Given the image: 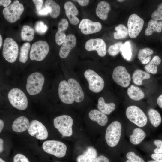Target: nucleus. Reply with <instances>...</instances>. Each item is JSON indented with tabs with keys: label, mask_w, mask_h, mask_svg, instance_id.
<instances>
[{
	"label": "nucleus",
	"mask_w": 162,
	"mask_h": 162,
	"mask_svg": "<svg viewBox=\"0 0 162 162\" xmlns=\"http://www.w3.org/2000/svg\"><path fill=\"white\" fill-rule=\"evenodd\" d=\"M43 75L39 72H34L28 77L26 88L28 93L30 95L38 94L41 91L44 82Z\"/></svg>",
	"instance_id": "obj_1"
},
{
	"label": "nucleus",
	"mask_w": 162,
	"mask_h": 162,
	"mask_svg": "<svg viewBox=\"0 0 162 162\" xmlns=\"http://www.w3.org/2000/svg\"><path fill=\"white\" fill-rule=\"evenodd\" d=\"M122 127L118 121L111 123L107 127L105 138L107 144L110 147H114L118 143L121 136Z\"/></svg>",
	"instance_id": "obj_2"
},
{
	"label": "nucleus",
	"mask_w": 162,
	"mask_h": 162,
	"mask_svg": "<svg viewBox=\"0 0 162 162\" xmlns=\"http://www.w3.org/2000/svg\"><path fill=\"white\" fill-rule=\"evenodd\" d=\"M8 98L11 104L15 108L20 110H24L27 108V98L20 89L15 88L11 89L8 93Z\"/></svg>",
	"instance_id": "obj_3"
},
{
	"label": "nucleus",
	"mask_w": 162,
	"mask_h": 162,
	"mask_svg": "<svg viewBox=\"0 0 162 162\" xmlns=\"http://www.w3.org/2000/svg\"><path fill=\"white\" fill-rule=\"evenodd\" d=\"M73 123L72 118L68 115L60 116L54 119V127L61 134L64 136H69L72 135Z\"/></svg>",
	"instance_id": "obj_4"
},
{
	"label": "nucleus",
	"mask_w": 162,
	"mask_h": 162,
	"mask_svg": "<svg viewBox=\"0 0 162 162\" xmlns=\"http://www.w3.org/2000/svg\"><path fill=\"white\" fill-rule=\"evenodd\" d=\"M127 118L139 127L145 126L147 122V118L143 111L135 105L128 106L126 111Z\"/></svg>",
	"instance_id": "obj_5"
},
{
	"label": "nucleus",
	"mask_w": 162,
	"mask_h": 162,
	"mask_svg": "<svg viewBox=\"0 0 162 162\" xmlns=\"http://www.w3.org/2000/svg\"><path fill=\"white\" fill-rule=\"evenodd\" d=\"M24 10L23 4L20 3L18 0H16L3 9V14L8 22L14 23L20 18Z\"/></svg>",
	"instance_id": "obj_6"
},
{
	"label": "nucleus",
	"mask_w": 162,
	"mask_h": 162,
	"mask_svg": "<svg viewBox=\"0 0 162 162\" xmlns=\"http://www.w3.org/2000/svg\"><path fill=\"white\" fill-rule=\"evenodd\" d=\"M50 47L46 42L43 40H38L32 45L30 58L32 60L42 61L47 56Z\"/></svg>",
	"instance_id": "obj_7"
},
{
	"label": "nucleus",
	"mask_w": 162,
	"mask_h": 162,
	"mask_svg": "<svg viewBox=\"0 0 162 162\" xmlns=\"http://www.w3.org/2000/svg\"><path fill=\"white\" fill-rule=\"evenodd\" d=\"M19 53L17 43L10 38H6L3 44L2 55L8 62L13 63L16 60Z\"/></svg>",
	"instance_id": "obj_8"
},
{
	"label": "nucleus",
	"mask_w": 162,
	"mask_h": 162,
	"mask_svg": "<svg viewBox=\"0 0 162 162\" xmlns=\"http://www.w3.org/2000/svg\"><path fill=\"white\" fill-rule=\"evenodd\" d=\"M42 148L46 153L58 157H64L66 154L67 146L63 142L56 140H49L44 142Z\"/></svg>",
	"instance_id": "obj_9"
},
{
	"label": "nucleus",
	"mask_w": 162,
	"mask_h": 162,
	"mask_svg": "<svg viewBox=\"0 0 162 162\" xmlns=\"http://www.w3.org/2000/svg\"><path fill=\"white\" fill-rule=\"evenodd\" d=\"M84 76L88 82L89 88L94 93H99L104 88V82L103 79L95 72L88 69L84 73Z\"/></svg>",
	"instance_id": "obj_10"
},
{
	"label": "nucleus",
	"mask_w": 162,
	"mask_h": 162,
	"mask_svg": "<svg viewBox=\"0 0 162 162\" xmlns=\"http://www.w3.org/2000/svg\"><path fill=\"white\" fill-rule=\"evenodd\" d=\"M112 77L115 82L123 87H127L130 82L131 77L129 73L123 66H118L114 69Z\"/></svg>",
	"instance_id": "obj_11"
},
{
	"label": "nucleus",
	"mask_w": 162,
	"mask_h": 162,
	"mask_svg": "<svg viewBox=\"0 0 162 162\" xmlns=\"http://www.w3.org/2000/svg\"><path fill=\"white\" fill-rule=\"evenodd\" d=\"M144 21L142 19L136 14H131L128 22V34L131 38L136 37L142 29Z\"/></svg>",
	"instance_id": "obj_12"
},
{
	"label": "nucleus",
	"mask_w": 162,
	"mask_h": 162,
	"mask_svg": "<svg viewBox=\"0 0 162 162\" xmlns=\"http://www.w3.org/2000/svg\"><path fill=\"white\" fill-rule=\"evenodd\" d=\"M28 130L30 135L38 139L45 140L48 136L46 127L41 122L36 120L32 121Z\"/></svg>",
	"instance_id": "obj_13"
},
{
	"label": "nucleus",
	"mask_w": 162,
	"mask_h": 162,
	"mask_svg": "<svg viewBox=\"0 0 162 162\" xmlns=\"http://www.w3.org/2000/svg\"><path fill=\"white\" fill-rule=\"evenodd\" d=\"M86 49L89 51L96 50L99 56H104L107 52L106 46L104 40L101 38L91 39L85 44Z\"/></svg>",
	"instance_id": "obj_14"
},
{
	"label": "nucleus",
	"mask_w": 162,
	"mask_h": 162,
	"mask_svg": "<svg viewBox=\"0 0 162 162\" xmlns=\"http://www.w3.org/2000/svg\"><path fill=\"white\" fill-rule=\"evenodd\" d=\"M58 93L61 100L64 103L72 104L74 100L71 89L68 82L65 80L61 81L59 83Z\"/></svg>",
	"instance_id": "obj_15"
},
{
	"label": "nucleus",
	"mask_w": 162,
	"mask_h": 162,
	"mask_svg": "<svg viewBox=\"0 0 162 162\" xmlns=\"http://www.w3.org/2000/svg\"><path fill=\"white\" fill-rule=\"evenodd\" d=\"M102 27V25L100 22H94L86 18L82 19L79 26L81 32L85 34L98 32L101 30Z\"/></svg>",
	"instance_id": "obj_16"
},
{
	"label": "nucleus",
	"mask_w": 162,
	"mask_h": 162,
	"mask_svg": "<svg viewBox=\"0 0 162 162\" xmlns=\"http://www.w3.org/2000/svg\"><path fill=\"white\" fill-rule=\"evenodd\" d=\"M76 43V39L74 35L71 34L68 35L60 48L59 51L60 57L62 58L67 57Z\"/></svg>",
	"instance_id": "obj_17"
},
{
	"label": "nucleus",
	"mask_w": 162,
	"mask_h": 162,
	"mask_svg": "<svg viewBox=\"0 0 162 162\" xmlns=\"http://www.w3.org/2000/svg\"><path fill=\"white\" fill-rule=\"evenodd\" d=\"M65 14L71 24L76 25L79 22V20L76 16L79 14L78 10L75 5L70 2H67L64 5Z\"/></svg>",
	"instance_id": "obj_18"
},
{
	"label": "nucleus",
	"mask_w": 162,
	"mask_h": 162,
	"mask_svg": "<svg viewBox=\"0 0 162 162\" xmlns=\"http://www.w3.org/2000/svg\"><path fill=\"white\" fill-rule=\"evenodd\" d=\"M68 82L74 100L77 103L82 102L84 99V94L79 83L73 78L70 79Z\"/></svg>",
	"instance_id": "obj_19"
},
{
	"label": "nucleus",
	"mask_w": 162,
	"mask_h": 162,
	"mask_svg": "<svg viewBox=\"0 0 162 162\" xmlns=\"http://www.w3.org/2000/svg\"><path fill=\"white\" fill-rule=\"evenodd\" d=\"M30 125L29 122L27 118L24 116H21L14 121L12 128L15 132H22L28 129Z\"/></svg>",
	"instance_id": "obj_20"
},
{
	"label": "nucleus",
	"mask_w": 162,
	"mask_h": 162,
	"mask_svg": "<svg viewBox=\"0 0 162 162\" xmlns=\"http://www.w3.org/2000/svg\"><path fill=\"white\" fill-rule=\"evenodd\" d=\"M97 156L96 150L92 146L88 147L84 153L77 158V162H93Z\"/></svg>",
	"instance_id": "obj_21"
},
{
	"label": "nucleus",
	"mask_w": 162,
	"mask_h": 162,
	"mask_svg": "<svg viewBox=\"0 0 162 162\" xmlns=\"http://www.w3.org/2000/svg\"><path fill=\"white\" fill-rule=\"evenodd\" d=\"M88 116L91 120L96 122L101 126L105 125L108 121V118L105 114L96 109L91 110L89 113Z\"/></svg>",
	"instance_id": "obj_22"
},
{
	"label": "nucleus",
	"mask_w": 162,
	"mask_h": 162,
	"mask_svg": "<svg viewBox=\"0 0 162 162\" xmlns=\"http://www.w3.org/2000/svg\"><path fill=\"white\" fill-rule=\"evenodd\" d=\"M110 10V6L109 4L106 1H102L98 4L96 13L100 19L104 20L107 18L108 14Z\"/></svg>",
	"instance_id": "obj_23"
},
{
	"label": "nucleus",
	"mask_w": 162,
	"mask_h": 162,
	"mask_svg": "<svg viewBox=\"0 0 162 162\" xmlns=\"http://www.w3.org/2000/svg\"><path fill=\"white\" fill-rule=\"evenodd\" d=\"M116 107V105L114 103H107L105 102L103 97H100L99 98L98 108L100 111L105 114H110L115 110Z\"/></svg>",
	"instance_id": "obj_24"
},
{
	"label": "nucleus",
	"mask_w": 162,
	"mask_h": 162,
	"mask_svg": "<svg viewBox=\"0 0 162 162\" xmlns=\"http://www.w3.org/2000/svg\"><path fill=\"white\" fill-rule=\"evenodd\" d=\"M162 30V21L151 20L149 21L147 27L146 29L145 34L146 36L150 35L155 32H160Z\"/></svg>",
	"instance_id": "obj_25"
},
{
	"label": "nucleus",
	"mask_w": 162,
	"mask_h": 162,
	"mask_svg": "<svg viewBox=\"0 0 162 162\" xmlns=\"http://www.w3.org/2000/svg\"><path fill=\"white\" fill-rule=\"evenodd\" d=\"M150 74L146 71L137 69L135 70L133 74L132 79L134 83L137 85L142 84V81L150 78Z\"/></svg>",
	"instance_id": "obj_26"
},
{
	"label": "nucleus",
	"mask_w": 162,
	"mask_h": 162,
	"mask_svg": "<svg viewBox=\"0 0 162 162\" xmlns=\"http://www.w3.org/2000/svg\"><path fill=\"white\" fill-rule=\"evenodd\" d=\"M146 135L145 133L142 129L136 128L133 130L132 134L130 136V141L133 144L138 145L144 140Z\"/></svg>",
	"instance_id": "obj_27"
},
{
	"label": "nucleus",
	"mask_w": 162,
	"mask_h": 162,
	"mask_svg": "<svg viewBox=\"0 0 162 162\" xmlns=\"http://www.w3.org/2000/svg\"><path fill=\"white\" fill-rule=\"evenodd\" d=\"M127 93L129 97L135 100H139L143 99L145 96L144 92L138 87L131 85L127 90Z\"/></svg>",
	"instance_id": "obj_28"
},
{
	"label": "nucleus",
	"mask_w": 162,
	"mask_h": 162,
	"mask_svg": "<svg viewBox=\"0 0 162 162\" xmlns=\"http://www.w3.org/2000/svg\"><path fill=\"white\" fill-rule=\"evenodd\" d=\"M46 8L49 10V13L53 18H56L60 14V7L56 2L52 0H47L45 3Z\"/></svg>",
	"instance_id": "obj_29"
},
{
	"label": "nucleus",
	"mask_w": 162,
	"mask_h": 162,
	"mask_svg": "<svg viewBox=\"0 0 162 162\" xmlns=\"http://www.w3.org/2000/svg\"><path fill=\"white\" fill-rule=\"evenodd\" d=\"M153 53V50L149 48L141 49L139 52L138 59L142 64H147L151 61V55Z\"/></svg>",
	"instance_id": "obj_30"
},
{
	"label": "nucleus",
	"mask_w": 162,
	"mask_h": 162,
	"mask_svg": "<svg viewBox=\"0 0 162 162\" xmlns=\"http://www.w3.org/2000/svg\"><path fill=\"white\" fill-rule=\"evenodd\" d=\"M161 60L157 56H154L152 60L144 67L146 72L148 73L155 74L158 70V66L160 63Z\"/></svg>",
	"instance_id": "obj_31"
},
{
	"label": "nucleus",
	"mask_w": 162,
	"mask_h": 162,
	"mask_svg": "<svg viewBox=\"0 0 162 162\" xmlns=\"http://www.w3.org/2000/svg\"><path fill=\"white\" fill-rule=\"evenodd\" d=\"M34 30L28 25H24L21 29V36L22 39L24 41H31L34 38Z\"/></svg>",
	"instance_id": "obj_32"
},
{
	"label": "nucleus",
	"mask_w": 162,
	"mask_h": 162,
	"mask_svg": "<svg viewBox=\"0 0 162 162\" xmlns=\"http://www.w3.org/2000/svg\"><path fill=\"white\" fill-rule=\"evenodd\" d=\"M148 114L152 125L155 127L159 126L161 121V118L159 113L154 109H150L148 111Z\"/></svg>",
	"instance_id": "obj_33"
},
{
	"label": "nucleus",
	"mask_w": 162,
	"mask_h": 162,
	"mask_svg": "<svg viewBox=\"0 0 162 162\" xmlns=\"http://www.w3.org/2000/svg\"><path fill=\"white\" fill-rule=\"evenodd\" d=\"M31 47V45L28 42L24 43L21 46L19 60L20 62L25 63L28 59V55Z\"/></svg>",
	"instance_id": "obj_34"
},
{
	"label": "nucleus",
	"mask_w": 162,
	"mask_h": 162,
	"mask_svg": "<svg viewBox=\"0 0 162 162\" xmlns=\"http://www.w3.org/2000/svg\"><path fill=\"white\" fill-rule=\"evenodd\" d=\"M116 32L114 33L115 39H119L125 38L128 34V29L124 25L121 24L116 27Z\"/></svg>",
	"instance_id": "obj_35"
},
{
	"label": "nucleus",
	"mask_w": 162,
	"mask_h": 162,
	"mask_svg": "<svg viewBox=\"0 0 162 162\" xmlns=\"http://www.w3.org/2000/svg\"><path fill=\"white\" fill-rule=\"evenodd\" d=\"M120 52L124 59L129 61L131 58L132 51L131 45L129 41H126L123 44L121 49Z\"/></svg>",
	"instance_id": "obj_36"
},
{
	"label": "nucleus",
	"mask_w": 162,
	"mask_h": 162,
	"mask_svg": "<svg viewBox=\"0 0 162 162\" xmlns=\"http://www.w3.org/2000/svg\"><path fill=\"white\" fill-rule=\"evenodd\" d=\"M122 44V42H119L110 46L108 50L109 54L112 56L117 55L120 52Z\"/></svg>",
	"instance_id": "obj_37"
},
{
	"label": "nucleus",
	"mask_w": 162,
	"mask_h": 162,
	"mask_svg": "<svg viewBox=\"0 0 162 162\" xmlns=\"http://www.w3.org/2000/svg\"><path fill=\"white\" fill-rule=\"evenodd\" d=\"M47 25L41 21H37L35 23V30L40 34H42L45 33L47 31Z\"/></svg>",
	"instance_id": "obj_38"
},
{
	"label": "nucleus",
	"mask_w": 162,
	"mask_h": 162,
	"mask_svg": "<svg viewBox=\"0 0 162 162\" xmlns=\"http://www.w3.org/2000/svg\"><path fill=\"white\" fill-rule=\"evenodd\" d=\"M126 156L128 159L131 162H145L142 158L136 155L134 152H129Z\"/></svg>",
	"instance_id": "obj_39"
},
{
	"label": "nucleus",
	"mask_w": 162,
	"mask_h": 162,
	"mask_svg": "<svg viewBox=\"0 0 162 162\" xmlns=\"http://www.w3.org/2000/svg\"><path fill=\"white\" fill-rule=\"evenodd\" d=\"M157 9L152 15V18L154 20H162V3L158 6Z\"/></svg>",
	"instance_id": "obj_40"
},
{
	"label": "nucleus",
	"mask_w": 162,
	"mask_h": 162,
	"mask_svg": "<svg viewBox=\"0 0 162 162\" xmlns=\"http://www.w3.org/2000/svg\"><path fill=\"white\" fill-rule=\"evenodd\" d=\"M66 35L64 32H59L58 31L55 35V40L56 43L58 45H61L65 40Z\"/></svg>",
	"instance_id": "obj_41"
},
{
	"label": "nucleus",
	"mask_w": 162,
	"mask_h": 162,
	"mask_svg": "<svg viewBox=\"0 0 162 162\" xmlns=\"http://www.w3.org/2000/svg\"><path fill=\"white\" fill-rule=\"evenodd\" d=\"M68 22L67 20L62 19L58 23V31L59 32H64L68 28Z\"/></svg>",
	"instance_id": "obj_42"
},
{
	"label": "nucleus",
	"mask_w": 162,
	"mask_h": 162,
	"mask_svg": "<svg viewBox=\"0 0 162 162\" xmlns=\"http://www.w3.org/2000/svg\"><path fill=\"white\" fill-rule=\"evenodd\" d=\"M13 162H30L28 158L21 154H17L14 157Z\"/></svg>",
	"instance_id": "obj_43"
},
{
	"label": "nucleus",
	"mask_w": 162,
	"mask_h": 162,
	"mask_svg": "<svg viewBox=\"0 0 162 162\" xmlns=\"http://www.w3.org/2000/svg\"><path fill=\"white\" fill-rule=\"evenodd\" d=\"M154 144L157 146V148L154 150L155 153H162V140H155L154 141Z\"/></svg>",
	"instance_id": "obj_44"
},
{
	"label": "nucleus",
	"mask_w": 162,
	"mask_h": 162,
	"mask_svg": "<svg viewBox=\"0 0 162 162\" xmlns=\"http://www.w3.org/2000/svg\"><path fill=\"white\" fill-rule=\"evenodd\" d=\"M43 0H33L32 1L35 5L36 8L38 11L40 10L43 3Z\"/></svg>",
	"instance_id": "obj_45"
},
{
	"label": "nucleus",
	"mask_w": 162,
	"mask_h": 162,
	"mask_svg": "<svg viewBox=\"0 0 162 162\" xmlns=\"http://www.w3.org/2000/svg\"><path fill=\"white\" fill-rule=\"evenodd\" d=\"M151 157L154 160L162 162V153L153 154L151 155Z\"/></svg>",
	"instance_id": "obj_46"
},
{
	"label": "nucleus",
	"mask_w": 162,
	"mask_h": 162,
	"mask_svg": "<svg viewBox=\"0 0 162 162\" xmlns=\"http://www.w3.org/2000/svg\"><path fill=\"white\" fill-rule=\"evenodd\" d=\"M93 162H109V160L107 158L104 156L101 155L96 157Z\"/></svg>",
	"instance_id": "obj_47"
},
{
	"label": "nucleus",
	"mask_w": 162,
	"mask_h": 162,
	"mask_svg": "<svg viewBox=\"0 0 162 162\" xmlns=\"http://www.w3.org/2000/svg\"><path fill=\"white\" fill-rule=\"evenodd\" d=\"M11 2L10 0H0V5H2L5 8L8 6Z\"/></svg>",
	"instance_id": "obj_48"
},
{
	"label": "nucleus",
	"mask_w": 162,
	"mask_h": 162,
	"mask_svg": "<svg viewBox=\"0 0 162 162\" xmlns=\"http://www.w3.org/2000/svg\"><path fill=\"white\" fill-rule=\"evenodd\" d=\"M73 1L77 2L80 5L82 6L87 5L89 2V1L88 0H75Z\"/></svg>",
	"instance_id": "obj_49"
},
{
	"label": "nucleus",
	"mask_w": 162,
	"mask_h": 162,
	"mask_svg": "<svg viewBox=\"0 0 162 162\" xmlns=\"http://www.w3.org/2000/svg\"><path fill=\"white\" fill-rule=\"evenodd\" d=\"M49 13V10L48 8H45L39 11L38 13L40 15H46Z\"/></svg>",
	"instance_id": "obj_50"
},
{
	"label": "nucleus",
	"mask_w": 162,
	"mask_h": 162,
	"mask_svg": "<svg viewBox=\"0 0 162 162\" xmlns=\"http://www.w3.org/2000/svg\"><path fill=\"white\" fill-rule=\"evenodd\" d=\"M157 102L160 107L162 109V94L158 98Z\"/></svg>",
	"instance_id": "obj_51"
},
{
	"label": "nucleus",
	"mask_w": 162,
	"mask_h": 162,
	"mask_svg": "<svg viewBox=\"0 0 162 162\" xmlns=\"http://www.w3.org/2000/svg\"><path fill=\"white\" fill-rule=\"evenodd\" d=\"M4 141L2 139H0V152L1 153L3 150Z\"/></svg>",
	"instance_id": "obj_52"
},
{
	"label": "nucleus",
	"mask_w": 162,
	"mask_h": 162,
	"mask_svg": "<svg viewBox=\"0 0 162 162\" xmlns=\"http://www.w3.org/2000/svg\"><path fill=\"white\" fill-rule=\"evenodd\" d=\"M4 122L3 121L1 120H0V132L2 131L4 126Z\"/></svg>",
	"instance_id": "obj_53"
},
{
	"label": "nucleus",
	"mask_w": 162,
	"mask_h": 162,
	"mask_svg": "<svg viewBox=\"0 0 162 162\" xmlns=\"http://www.w3.org/2000/svg\"><path fill=\"white\" fill-rule=\"evenodd\" d=\"M2 38L1 35H0V48L2 46Z\"/></svg>",
	"instance_id": "obj_54"
},
{
	"label": "nucleus",
	"mask_w": 162,
	"mask_h": 162,
	"mask_svg": "<svg viewBox=\"0 0 162 162\" xmlns=\"http://www.w3.org/2000/svg\"><path fill=\"white\" fill-rule=\"evenodd\" d=\"M0 162H6L4 160L1 158H0Z\"/></svg>",
	"instance_id": "obj_55"
},
{
	"label": "nucleus",
	"mask_w": 162,
	"mask_h": 162,
	"mask_svg": "<svg viewBox=\"0 0 162 162\" xmlns=\"http://www.w3.org/2000/svg\"><path fill=\"white\" fill-rule=\"evenodd\" d=\"M124 0H118L117 1H118L119 2H122L123 1H124Z\"/></svg>",
	"instance_id": "obj_56"
},
{
	"label": "nucleus",
	"mask_w": 162,
	"mask_h": 162,
	"mask_svg": "<svg viewBox=\"0 0 162 162\" xmlns=\"http://www.w3.org/2000/svg\"><path fill=\"white\" fill-rule=\"evenodd\" d=\"M154 160H150L148 161V162H153Z\"/></svg>",
	"instance_id": "obj_57"
},
{
	"label": "nucleus",
	"mask_w": 162,
	"mask_h": 162,
	"mask_svg": "<svg viewBox=\"0 0 162 162\" xmlns=\"http://www.w3.org/2000/svg\"><path fill=\"white\" fill-rule=\"evenodd\" d=\"M125 162H131L129 160H127Z\"/></svg>",
	"instance_id": "obj_58"
},
{
	"label": "nucleus",
	"mask_w": 162,
	"mask_h": 162,
	"mask_svg": "<svg viewBox=\"0 0 162 162\" xmlns=\"http://www.w3.org/2000/svg\"><path fill=\"white\" fill-rule=\"evenodd\" d=\"M153 162H158V161H156V160H154Z\"/></svg>",
	"instance_id": "obj_59"
},
{
	"label": "nucleus",
	"mask_w": 162,
	"mask_h": 162,
	"mask_svg": "<svg viewBox=\"0 0 162 162\" xmlns=\"http://www.w3.org/2000/svg\"><path fill=\"white\" fill-rule=\"evenodd\" d=\"M58 162V161H57V162Z\"/></svg>",
	"instance_id": "obj_60"
},
{
	"label": "nucleus",
	"mask_w": 162,
	"mask_h": 162,
	"mask_svg": "<svg viewBox=\"0 0 162 162\" xmlns=\"http://www.w3.org/2000/svg\"></svg>",
	"instance_id": "obj_61"
}]
</instances>
